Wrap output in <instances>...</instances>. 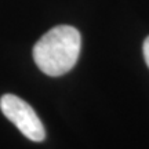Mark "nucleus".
I'll return each mask as SVG.
<instances>
[{
	"label": "nucleus",
	"mask_w": 149,
	"mask_h": 149,
	"mask_svg": "<svg viewBox=\"0 0 149 149\" xmlns=\"http://www.w3.org/2000/svg\"><path fill=\"white\" fill-rule=\"evenodd\" d=\"M80 32L69 25H59L43 35L33 47L37 68L48 76H61L73 68L80 54Z\"/></svg>",
	"instance_id": "nucleus-1"
},
{
	"label": "nucleus",
	"mask_w": 149,
	"mask_h": 149,
	"mask_svg": "<svg viewBox=\"0 0 149 149\" xmlns=\"http://www.w3.org/2000/svg\"><path fill=\"white\" fill-rule=\"evenodd\" d=\"M0 109L8 120L21 131L26 138L40 142L46 137L43 127L33 108L14 94H4L0 100Z\"/></svg>",
	"instance_id": "nucleus-2"
},
{
	"label": "nucleus",
	"mask_w": 149,
	"mask_h": 149,
	"mask_svg": "<svg viewBox=\"0 0 149 149\" xmlns=\"http://www.w3.org/2000/svg\"><path fill=\"white\" fill-rule=\"evenodd\" d=\"M142 50H144V58H145V62H146V65H148L149 68V36L145 39L144 42V47H142Z\"/></svg>",
	"instance_id": "nucleus-3"
}]
</instances>
